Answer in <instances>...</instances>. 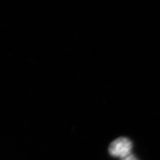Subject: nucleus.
<instances>
[{
	"mask_svg": "<svg viewBox=\"0 0 160 160\" xmlns=\"http://www.w3.org/2000/svg\"><path fill=\"white\" fill-rule=\"evenodd\" d=\"M132 149V143L128 138H119L110 144L109 152L113 157L123 158L131 154Z\"/></svg>",
	"mask_w": 160,
	"mask_h": 160,
	"instance_id": "nucleus-1",
	"label": "nucleus"
},
{
	"mask_svg": "<svg viewBox=\"0 0 160 160\" xmlns=\"http://www.w3.org/2000/svg\"><path fill=\"white\" fill-rule=\"evenodd\" d=\"M121 160H138V159L136 158V156H135L134 155L131 153L128 155V156H127L126 157L122 158Z\"/></svg>",
	"mask_w": 160,
	"mask_h": 160,
	"instance_id": "nucleus-2",
	"label": "nucleus"
}]
</instances>
